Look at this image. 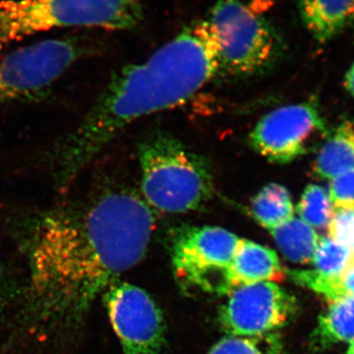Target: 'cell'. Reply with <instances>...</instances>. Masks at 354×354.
<instances>
[{
	"instance_id": "15",
	"label": "cell",
	"mask_w": 354,
	"mask_h": 354,
	"mask_svg": "<svg viewBox=\"0 0 354 354\" xmlns=\"http://www.w3.org/2000/svg\"><path fill=\"white\" fill-rule=\"evenodd\" d=\"M270 232L286 259L295 264L311 263L320 239L314 228L293 216Z\"/></svg>"
},
{
	"instance_id": "27",
	"label": "cell",
	"mask_w": 354,
	"mask_h": 354,
	"mask_svg": "<svg viewBox=\"0 0 354 354\" xmlns=\"http://www.w3.org/2000/svg\"><path fill=\"white\" fill-rule=\"evenodd\" d=\"M353 251H354V249H353Z\"/></svg>"
},
{
	"instance_id": "7",
	"label": "cell",
	"mask_w": 354,
	"mask_h": 354,
	"mask_svg": "<svg viewBox=\"0 0 354 354\" xmlns=\"http://www.w3.org/2000/svg\"><path fill=\"white\" fill-rule=\"evenodd\" d=\"M241 239L218 227H193L181 230L172 246L177 277L187 286L227 293L225 274Z\"/></svg>"
},
{
	"instance_id": "1",
	"label": "cell",
	"mask_w": 354,
	"mask_h": 354,
	"mask_svg": "<svg viewBox=\"0 0 354 354\" xmlns=\"http://www.w3.org/2000/svg\"><path fill=\"white\" fill-rule=\"evenodd\" d=\"M155 221L141 193L127 185L16 218L32 323L51 334L78 328L97 298L145 257Z\"/></svg>"
},
{
	"instance_id": "22",
	"label": "cell",
	"mask_w": 354,
	"mask_h": 354,
	"mask_svg": "<svg viewBox=\"0 0 354 354\" xmlns=\"http://www.w3.org/2000/svg\"><path fill=\"white\" fill-rule=\"evenodd\" d=\"M328 193L335 207H354V171L332 179Z\"/></svg>"
},
{
	"instance_id": "14",
	"label": "cell",
	"mask_w": 354,
	"mask_h": 354,
	"mask_svg": "<svg viewBox=\"0 0 354 354\" xmlns=\"http://www.w3.org/2000/svg\"><path fill=\"white\" fill-rule=\"evenodd\" d=\"M353 341L354 297L330 301L329 308L319 318L312 335V346L323 349L337 342Z\"/></svg>"
},
{
	"instance_id": "17",
	"label": "cell",
	"mask_w": 354,
	"mask_h": 354,
	"mask_svg": "<svg viewBox=\"0 0 354 354\" xmlns=\"http://www.w3.org/2000/svg\"><path fill=\"white\" fill-rule=\"evenodd\" d=\"M297 285L304 286L334 301L344 297H354V261L337 277H327L314 270L288 272Z\"/></svg>"
},
{
	"instance_id": "25",
	"label": "cell",
	"mask_w": 354,
	"mask_h": 354,
	"mask_svg": "<svg viewBox=\"0 0 354 354\" xmlns=\"http://www.w3.org/2000/svg\"><path fill=\"white\" fill-rule=\"evenodd\" d=\"M346 354H354V341L351 342V346H349L348 353Z\"/></svg>"
},
{
	"instance_id": "24",
	"label": "cell",
	"mask_w": 354,
	"mask_h": 354,
	"mask_svg": "<svg viewBox=\"0 0 354 354\" xmlns=\"http://www.w3.org/2000/svg\"><path fill=\"white\" fill-rule=\"evenodd\" d=\"M3 300V281H2L1 272H0V305Z\"/></svg>"
},
{
	"instance_id": "9",
	"label": "cell",
	"mask_w": 354,
	"mask_h": 354,
	"mask_svg": "<svg viewBox=\"0 0 354 354\" xmlns=\"http://www.w3.org/2000/svg\"><path fill=\"white\" fill-rule=\"evenodd\" d=\"M102 299L123 354L160 353L165 342L164 315L146 290L116 281Z\"/></svg>"
},
{
	"instance_id": "18",
	"label": "cell",
	"mask_w": 354,
	"mask_h": 354,
	"mask_svg": "<svg viewBox=\"0 0 354 354\" xmlns=\"http://www.w3.org/2000/svg\"><path fill=\"white\" fill-rule=\"evenodd\" d=\"M207 354H286L279 333L257 337L227 335L216 342Z\"/></svg>"
},
{
	"instance_id": "2",
	"label": "cell",
	"mask_w": 354,
	"mask_h": 354,
	"mask_svg": "<svg viewBox=\"0 0 354 354\" xmlns=\"http://www.w3.org/2000/svg\"><path fill=\"white\" fill-rule=\"evenodd\" d=\"M220 44L209 19L184 28L152 57L111 77L92 108L57 142L48 165L57 190L81 172L130 123L188 101L220 72Z\"/></svg>"
},
{
	"instance_id": "12",
	"label": "cell",
	"mask_w": 354,
	"mask_h": 354,
	"mask_svg": "<svg viewBox=\"0 0 354 354\" xmlns=\"http://www.w3.org/2000/svg\"><path fill=\"white\" fill-rule=\"evenodd\" d=\"M302 23L324 44L335 38L353 21V0H298Z\"/></svg>"
},
{
	"instance_id": "23",
	"label": "cell",
	"mask_w": 354,
	"mask_h": 354,
	"mask_svg": "<svg viewBox=\"0 0 354 354\" xmlns=\"http://www.w3.org/2000/svg\"><path fill=\"white\" fill-rule=\"evenodd\" d=\"M346 87L354 97V62L346 75Z\"/></svg>"
},
{
	"instance_id": "5",
	"label": "cell",
	"mask_w": 354,
	"mask_h": 354,
	"mask_svg": "<svg viewBox=\"0 0 354 354\" xmlns=\"http://www.w3.org/2000/svg\"><path fill=\"white\" fill-rule=\"evenodd\" d=\"M208 19L220 44V71L236 76L260 74L285 53L276 28L242 0H218Z\"/></svg>"
},
{
	"instance_id": "21",
	"label": "cell",
	"mask_w": 354,
	"mask_h": 354,
	"mask_svg": "<svg viewBox=\"0 0 354 354\" xmlns=\"http://www.w3.org/2000/svg\"><path fill=\"white\" fill-rule=\"evenodd\" d=\"M329 236L354 249V207H335L328 225Z\"/></svg>"
},
{
	"instance_id": "19",
	"label": "cell",
	"mask_w": 354,
	"mask_h": 354,
	"mask_svg": "<svg viewBox=\"0 0 354 354\" xmlns=\"http://www.w3.org/2000/svg\"><path fill=\"white\" fill-rule=\"evenodd\" d=\"M297 213L300 220L312 228H328L334 205L330 201L329 193L322 186L311 184L306 187L297 205Z\"/></svg>"
},
{
	"instance_id": "4",
	"label": "cell",
	"mask_w": 354,
	"mask_h": 354,
	"mask_svg": "<svg viewBox=\"0 0 354 354\" xmlns=\"http://www.w3.org/2000/svg\"><path fill=\"white\" fill-rule=\"evenodd\" d=\"M144 17L143 0H1L0 48L59 28L133 30Z\"/></svg>"
},
{
	"instance_id": "3",
	"label": "cell",
	"mask_w": 354,
	"mask_h": 354,
	"mask_svg": "<svg viewBox=\"0 0 354 354\" xmlns=\"http://www.w3.org/2000/svg\"><path fill=\"white\" fill-rule=\"evenodd\" d=\"M141 194L153 209L169 214L195 211L213 195V176L207 160L183 142L165 133L139 146Z\"/></svg>"
},
{
	"instance_id": "26",
	"label": "cell",
	"mask_w": 354,
	"mask_h": 354,
	"mask_svg": "<svg viewBox=\"0 0 354 354\" xmlns=\"http://www.w3.org/2000/svg\"><path fill=\"white\" fill-rule=\"evenodd\" d=\"M351 23H354V0H353V21Z\"/></svg>"
},
{
	"instance_id": "11",
	"label": "cell",
	"mask_w": 354,
	"mask_h": 354,
	"mask_svg": "<svg viewBox=\"0 0 354 354\" xmlns=\"http://www.w3.org/2000/svg\"><path fill=\"white\" fill-rule=\"evenodd\" d=\"M283 269L278 254L269 247L242 239L225 274L227 293L239 286L281 281Z\"/></svg>"
},
{
	"instance_id": "13",
	"label": "cell",
	"mask_w": 354,
	"mask_h": 354,
	"mask_svg": "<svg viewBox=\"0 0 354 354\" xmlns=\"http://www.w3.org/2000/svg\"><path fill=\"white\" fill-rule=\"evenodd\" d=\"M314 169L330 180L354 171V123L344 121L329 135L317 153Z\"/></svg>"
},
{
	"instance_id": "20",
	"label": "cell",
	"mask_w": 354,
	"mask_h": 354,
	"mask_svg": "<svg viewBox=\"0 0 354 354\" xmlns=\"http://www.w3.org/2000/svg\"><path fill=\"white\" fill-rule=\"evenodd\" d=\"M354 261V251L332 237L324 236L319 239L311 263L314 271L327 277H337L342 274Z\"/></svg>"
},
{
	"instance_id": "16",
	"label": "cell",
	"mask_w": 354,
	"mask_h": 354,
	"mask_svg": "<svg viewBox=\"0 0 354 354\" xmlns=\"http://www.w3.org/2000/svg\"><path fill=\"white\" fill-rule=\"evenodd\" d=\"M251 213L253 218L267 230L279 227L295 216L290 192L281 184H267L251 201Z\"/></svg>"
},
{
	"instance_id": "8",
	"label": "cell",
	"mask_w": 354,
	"mask_h": 354,
	"mask_svg": "<svg viewBox=\"0 0 354 354\" xmlns=\"http://www.w3.org/2000/svg\"><path fill=\"white\" fill-rule=\"evenodd\" d=\"M315 100L281 106L266 114L249 136L256 152L276 164H288L329 137Z\"/></svg>"
},
{
	"instance_id": "6",
	"label": "cell",
	"mask_w": 354,
	"mask_h": 354,
	"mask_svg": "<svg viewBox=\"0 0 354 354\" xmlns=\"http://www.w3.org/2000/svg\"><path fill=\"white\" fill-rule=\"evenodd\" d=\"M88 48L86 39L67 36L9 53L0 59V109L41 101Z\"/></svg>"
},
{
	"instance_id": "10",
	"label": "cell",
	"mask_w": 354,
	"mask_h": 354,
	"mask_svg": "<svg viewBox=\"0 0 354 354\" xmlns=\"http://www.w3.org/2000/svg\"><path fill=\"white\" fill-rule=\"evenodd\" d=\"M297 310V300L274 281L239 286L221 307L218 324L227 335L257 337L285 327Z\"/></svg>"
}]
</instances>
